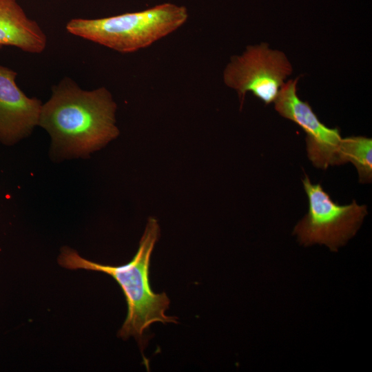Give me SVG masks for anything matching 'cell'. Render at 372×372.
Here are the masks:
<instances>
[{"mask_svg":"<svg viewBox=\"0 0 372 372\" xmlns=\"http://www.w3.org/2000/svg\"><path fill=\"white\" fill-rule=\"evenodd\" d=\"M302 183L309 210L293 234L301 245H325L331 251H337L357 233L367 214L366 205H360L355 200L349 205H339L320 183L313 184L307 176Z\"/></svg>","mask_w":372,"mask_h":372,"instance_id":"277c9868","label":"cell"},{"mask_svg":"<svg viewBox=\"0 0 372 372\" xmlns=\"http://www.w3.org/2000/svg\"><path fill=\"white\" fill-rule=\"evenodd\" d=\"M17 74L0 65V141L12 144L39 125L41 102L30 98L16 83Z\"/></svg>","mask_w":372,"mask_h":372,"instance_id":"52a82bcc","label":"cell"},{"mask_svg":"<svg viewBox=\"0 0 372 372\" xmlns=\"http://www.w3.org/2000/svg\"><path fill=\"white\" fill-rule=\"evenodd\" d=\"M293 71L285 54L265 43L248 46L240 56H234L224 71L225 83L238 94L241 104L251 92L266 105L273 103L284 81Z\"/></svg>","mask_w":372,"mask_h":372,"instance_id":"5b68a950","label":"cell"},{"mask_svg":"<svg viewBox=\"0 0 372 372\" xmlns=\"http://www.w3.org/2000/svg\"><path fill=\"white\" fill-rule=\"evenodd\" d=\"M372 139L365 136L342 138L340 156L342 164L352 163L357 169L359 181L371 183L372 180Z\"/></svg>","mask_w":372,"mask_h":372,"instance_id":"9c48e42d","label":"cell"},{"mask_svg":"<svg viewBox=\"0 0 372 372\" xmlns=\"http://www.w3.org/2000/svg\"><path fill=\"white\" fill-rule=\"evenodd\" d=\"M10 45L32 54L42 53L47 36L17 0H0V47Z\"/></svg>","mask_w":372,"mask_h":372,"instance_id":"ba28073f","label":"cell"},{"mask_svg":"<svg viewBox=\"0 0 372 372\" xmlns=\"http://www.w3.org/2000/svg\"><path fill=\"white\" fill-rule=\"evenodd\" d=\"M298 79L289 80L281 87L273 101L275 110L305 132L308 157L315 167L325 169L330 165H342V138L339 129L328 127L321 123L309 104L298 97Z\"/></svg>","mask_w":372,"mask_h":372,"instance_id":"8992f818","label":"cell"},{"mask_svg":"<svg viewBox=\"0 0 372 372\" xmlns=\"http://www.w3.org/2000/svg\"><path fill=\"white\" fill-rule=\"evenodd\" d=\"M116 108L105 87L84 90L65 78L52 87L51 97L42 105L39 125L51 136L56 153L85 156L118 136Z\"/></svg>","mask_w":372,"mask_h":372,"instance_id":"6da1fadb","label":"cell"},{"mask_svg":"<svg viewBox=\"0 0 372 372\" xmlns=\"http://www.w3.org/2000/svg\"><path fill=\"white\" fill-rule=\"evenodd\" d=\"M187 9L163 3L141 12L101 19H72L67 31L121 53L146 48L179 28L187 19Z\"/></svg>","mask_w":372,"mask_h":372,"instance_id":"3957f363","label":"cell"},{"mask_svg":"<svg viewBox=\"0 0 372 372\" xmlns=\"http://www.w3.org/2000/svg\"><path fill=\"white\" fill-rule=\"evenodd\" d=\"M159 235L156 219L149 218L141 239L137 252L128 263L110 266L88 260L70 249H62L58 261L62 267L73 269L100 271L112 276L125 295L127 313L118 336L134 337L143 349L146 344L145 332L154 322L176 323V318L165 314L170 300L165 292L154 293L149 280L152 252Z\"/></svg>","mask_w":372,"mask_h":372,"instance_id":"7a4b0ae2","label":"cell"},{"mask_svg":"<svg viewBox=\"0 0 372 372\" xmlns=\"http://www.w3.org/2000/svg\"><path fill=\"white\" fill-rule=\"evenodd\" d=\"M1 47H0V50H1Z\"/></svg>","mask_w":372,"mask_h":372,"instance_id":"30bf717a","label":"cell"}]
</instances>
